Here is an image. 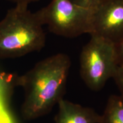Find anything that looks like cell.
<instances>
[{
  "instance_id": "5b68a950",
  "label": "cell",
  "mask_w": 123,
  "mask_h": 123,
  "mask_svg": "<svg viewBox=\"0 0 123 123\" xmlns=\"http://www.w3.org/2000/svg\"><path fill=\"white\" fill-rule=\"evenodd\" d=\"M89 34L114 43L123 39V0H103L91 9Z\"/></svg>"
},
{
  "instance_id": "6da1fadb",
  "label": "cell",
  "mask_w": 123,
  "mask_h": 123,
  "mask_svg": "<svg viewBox=\"0 0 123 123\" xmlns=\"http://www.w3.org/2000/svg\"><path fill=\"white\" fill-rule=\"evenodd\" d=\"M71 64L67 54H56L38 62L17 78V84L24 90L21 112L25 120L44 116L63 99Z\"/></svg>"
},
{
  "instance_id": "9c48e42d",
  "label": "cell",
  "mask_w": 123,
  "mask_h": 123,
  "mask_svg": "<svg viewBox=\"0 0 123 123\" xmlns=\"http://www.w3.org/2000/svg\"><path fill=\"white\" fill-rule=\"evenodd\" d=\"M118 66H123V39L115 43Z\"/></svg>"
},
{
  "instance_id": "52a82bcc",
  "label": "cell",
  "mask_w": 123,
  "mask_h": 123,
  "mask_svg": "<svg viewBox=\"0 0 123 123\" xmlns=\"http://www.w3.org/2000/svg\"><path fill=\"white\" fill-rule=\"evenodd\" d=\"M101 123H123V98L111 95L108 100Z\"/></svg>"
},
{
  "instance_id": "ba28073f",
  "label": "cell",
  "mask_w": 123,
  "mask_h": 123,
  "mask_svg": "<svg viewBox=\"0 0 123 123\" xmlns=\"http://www.w3.org/2000/svg\"><path fill=\"white\" fill-rule=\"evenodd\" d=\"M112 78L119 88L120 96L123 98V66H118Z\"/></svg>"
},
{
  "instance_id": "8992f818",
  "label": "cell",
  "mask_w": 123,
  "mask_h": 123,
  "mask_svg": "<svg viewBox=\"0 0 123 123\" xmlns=\"http://www.w3.org/2000/svg\"><path fill=\"white\" fill-rule=\"evenodd\" d=\"M55 123H101L102 117L94 110L62 99L59 101Z\"/></svg>"
},
{
  "instance_id": "277c9868",
  "label": "cell",
  "mask_w": 123,
  "mask_h": 123,
  "mask_svg": "<svg viewBox=\"0 0 123 123\" xmlns=\"http://www.w3.org/2000/svg\"><path fill=\"white\" fill-rule=\"evenodd\" d=\"M37 12L42 24L57 35L74 38L90 33L91 9L72 0H52Z\"/></svg>"
},
{
  "instance_id": "7a4b0ae2",
  "label": "cell",
  "mask_w": 123,
  "mask_h": 123,
  "mask_svg": "<svg viewBox=\"0 0 123 123\" xmlns=\"http://www.w3.org/2000/svg\"><path fill=\"white\" fill-rule=\"evenodd\" d=\"M37 12L16 4L0 21V59L19 58L42 50L46 35Z\"/></svg>"
},
{
  "instance_id": "3957f363",
  "label": "cell",
  "mask_w": 123,
  "mask_h": 123,
  "mask_svg": "<svg viewBox=\"0 0 123 123\" xmlns=\"http://www.w3.org/2000/svg\"><path fill=\"white\" fill-rule=\"evenodd\" d=\"M118 67L115 43L105 38L91 36L80 55V72L87 87L101 90L113 78Z\"/></svg>"
},
{
  "instance_id": "8fae6325",
  "label": "cell",
  "mask_w": 123,
  "mask_h": 123,
  "mask_svg": "<svg viewBox=\"0 0 123 123\" xmlns=\"http://www.w3.org/2000/svg\"><path fill=\"white\" fill-rule=\"evenodd\" d=\"M7 1H12V2H15V4L24 5L28 6L30 3L37 2V1H39V0H7Z\"/></svg>"
},
{
  "instance_id": "30bf717a",
  "label": "cell",
  "mask_w": 123,
  "mask_h": 123,
  "mask_svg": "<svg viewBox=\"0 0 123 123\" xmlns=\"http://www.w3.org/2000/svg\"><path fill=\"white\" fill-rule=\"evenodd\" d=\"M75 4L87 8L93 9L103 0H72Z\"/></svg>"
}]
</instances>
